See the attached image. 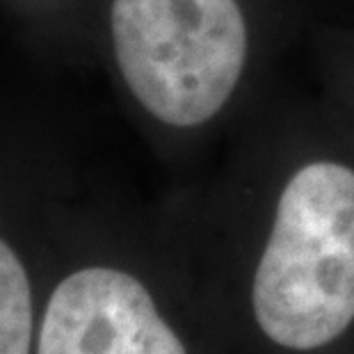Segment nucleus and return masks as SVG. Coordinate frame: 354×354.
<instances>
[{"label": "nucleus", "mask_w": 354, "mask_h": 354, "mask_svg": "<svg viewBox=\"0 0 354 354\" xmlns=\"http://www.w3.org/2000/svg\"><path fill=\"white\" fill-rule=\"evenodd\" d=\"M236 281L201 297L229 354H354V169L283 180Z\"/></svg>", "instance_id": "obj_1"}, {"label": "nucleus", "mask_w": 354, "mask_h": 354, "mask_svg": "<svg viewBox=\"0 0 354 354\" xmlns=\"http://www.w3.org/2000/svg\"><path fill=\"white\" fill-rule=\"evenodd\" d=\"M122 250L53 261L35 354H229L199 295Z\"/></svg>", "instance_id": "obj_2"}, {"label": "nucleus", "mask_w": 354, "mask_h": 354, "mask_svg": "<svg viewBox=\"0 0 354 354\" xmlns=\"http://www.w3.org/2000/svg\"><path fill=\"white\" fill-rule=\"evenodd\" d=\"M110 35L131 94L167 126L215 117L247 62L238 0H112Z\"/></svg>", "instance_id": "obj_3"}, {"label": "nucleus", "mask_w": 354, "mask_h": 354, "mask_svg": "<svg viewBox=\"0 0 354 354\" xmlns=\"http://www.w3.org/2000/svg\"><path fill=\"white\" fill-rule=\"evenodd\" d=\"M32 215L0 197V354H35L53 270Z\"/></svg>", "instance_id": "obj_4"}]
</instances>
